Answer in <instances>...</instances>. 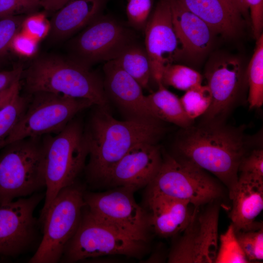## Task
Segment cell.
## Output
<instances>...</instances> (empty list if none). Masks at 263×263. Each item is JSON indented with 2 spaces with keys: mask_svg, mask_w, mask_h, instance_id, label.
I'll return each mask as SVG.
<instances>
[{
  "mask_svg": "<svg viewBox=\"0 0 263 263\" xmlns=\"http://www.w3.org/2000/svg\"><path fill=\"white\" fill-rule=\"evenodd\" d=\"M30 99L31 95L23 96L19 93L0 111V144L22 116Z\"/></svg>",
  "mask_w": 263,
  "mask_h": 263,
  "instance_id": "cell-27",
  "label": "cell"
},
{
  "mask_svg": "<svg viewBox=\"0 0 263 263\" xmlns=\"http://www.w3.org/2000/svg\"><path fill=\"white\" fill-rule=\"evenodd\" d=\"M20 79L18 80L11 86L0 92V111L7 105L13 97L19 93Z\"/></svg>",
  "mask_w": 263,
  "mask_h": 263,
  "instance_id": "cell-39",
  "label": "cell"
},
{
  "mask_svg": "<svg viewBox=\"0 0 263 263\" xmlns=\"http://www.w3.org/2000/svg\"><path fill=\"white\" fill-rule=\"evenodd\" d=\"M50 23L43 13H36L26 16L21 31L38 41L49 34Z\"/></svg>",
  "mask_w": 263,
  "mask_h": 263,
  "instance_id": "cell-33",
  "label": "cell"
},
{
  "mask_svg": "<svg viewBox=\"0 0 263 263\" xmlns=\"http://www.w3.org/2000/svg\"><path fill=\"white\" fill-rule=\"evenodd\" d=\"M220 240V245L214 263H249L239 244L232 224L226 231L221 235Z\"/></svg>",
  "mask_w": 263,
  "mask_h": 263,
  "instance_id": "cell-29",
  "label": "cell"
},
{
  "mask_svg": "<svg viewBox=\"0 0 263 263\" xmlns=\"http://www.w3.org/2000/svg\"><path fill=\"white\" fill-rule=\"evenodd\" d=\"M214 32L233 37L242 29L243 14L231 0H176Z\"/></svg>",
  "mask_w": 263,
  "mask_h": 263,
  "instance_id": "cell-21",
  "label": "cell"
},
{
  "mask_svg": "<svg viewBox=\"0 0 263 263\" xmlns=\"http://www.w3.org/2000/svg\"><path fill=\"white\" fill-rule=\"evenodd\" d=\"M184 129L176 143L179 158L213 174L227 187L230 196L245 154L242 133L215 123Z\"/></svg>",
  "mask_w": 263,
  "mask_h": 263,
  "instance_id": "cell-2",
  "label": "cell"
},
{
  "mask_svg": "<svg viewBox=\"0 0 263 263\" xmlns=\"http://www.w3.org/2000/svg\"><path fill=\"white\" fill-rule=\"evenodd\" d=\"M1 149L0 206L45 188L43 136L18 140Z\"/></svg>",
  "mask_w": 263,
  "mask_h": 263,
  "instance_id": "cell-5",
  "label": "cell"
},
{
  "mask_svg": "<svg viewBox=\"0 0 263 263\" xmlns=\"http://www.w3.org/2000/svg\"><path fill=\"white\" fill-rule=\"evenodd\" d=\"M147 204L150 226L163 237L183 232L190 222L195 209L192 210L193 205L188 201L150 192H148Z\"/></svg>",
  "mask_w": 263,
  "mask_h": 263,
  "instance_id": "cell-18",
  "label": "cell"
},
{
  "mask_svg": "<svg viewBox=\"0 0 263 263\" xmlns=\"http://www.w3.org/2000/svg\"><path fill=\"white\" fill-rule=\"evenodd\" d=\"M147 244L95 217L85 206L79 226L60 261L75 262L110 255L139 258L147 251Z\"/></svg>",
  "mask_w": 263,
  "mask_h": 263,
  "instance_id": "cell-6",
  "label": "cell"
},
{
  "mask_svg": "<svg viewBox=\"0 0 263 263\" xmlns=\"http://www.w3.org/2000/svg\"><path fill=\"white\" fill-rule=\"evenodd\" d=\"M23 72L21 65H18L8 70L0 71V92L11 86L14 82L21 79Z\"/></svg>",
  "mask_w": 263,
  "mask_h": 263,
  "instance_id": "cell-38",
  "label": "cell"
},
{
  "mask_svg": "<svg viewBox=\"0 0 263 263\" xmlns=\"http://www.w3.org/2000/svg\"><path fill=\"white\" fill-rule=\"evenodd\" d=\"M149 192L188 201L195 207L222 195V189L205 170L181 158L166 156Z\"/></svg>",
  "mask_w": 263,
  "mask_h": 263,
  "instance_id": "cell-9",
  "label": "cell"
},
{
  "mask_svg": "<svg viewBox=\"0 0 263 263\" xmlns=\"http://www.w3.org/2000/svg\"><path fill=\"white\" fill-rule=\"evenodd\" d=\"M103 70L106 95L128 115V119H156L149 110L143 88L136 80L113 60L107 61Z\"/></svg>",
  "mask_w": 263,
  "mask_h": 263,
  "instance_id": "cell-16",
  "label": "cell"
},
{
  "mask_svg": "<svg viewBox=\"0 0 263 263\" xmlns=\"http://www.w3.org/2000/svg\"><path fill=\"white\" fill-rule=\"evenodd\" d=\"M97 107L84 130L89 156L86 170L91 181L106 182L115 165L131 148L143 142L155 143L163 129L160 120L119 121L106 108Z\"/></svg>",
  "mask_w": 263,
  "mask_h": 263,
  "instance_id": "cell-1",
  "label": "cell"
},
{
  "mask_svg": "<svg viewBox=\"0 0 263 263\" xmlns=\"http://www.w3.org/2000/svg\"><path fill=\"white\" fill-rule=\"evenodd\" d=\"M84 193L76 182L59 191L42 222L43 237L29 263L60 261L66 245L79 226L85 206Z\"/></svg>",
  "mask_w": 263,
  "mask_h": 263,
  "instance_id": "cell-7",
  "label": "cell"
},
{
  "mask_svg": "<svg viewBox=\"0 0 263 263\" xmlns=\"http://www.w3.org/2000/svg\"><path fill=\"white\" fill-rule=\"evenodd\" d=\"M125 188L103 193H84L85 207L95 217L131 237L148 242V216Z\"/></svg>",
  "mask_w": 263,
  "mask_h": 263,
  "instance_id": "cell-10",
  "label": "cell"
},
{
  "mask_svg": "<svg viewBox=\"0 0 263 263\" xmlns=\"http://www.w3.org/2000/svg\"><path fill=\"white\" fill-rule=\"evenodd\" d=\"M44 196L36 193L0 206V256H17L33 244L37 226L34 212Z\"/></svg>",
  "mask_w": 263,
  "mask_h": 263,
  "instance_id": "cell-13",
  "label": "cell"
},
{
  "mask_svg": "<svg viewBox=\"0 0 263 263\" xmlns=\"http://www.w3.org/2000/svg\"><path fill=\"white\" fill-rule=\"evenodd\" d=\"M219 207L213 205L199 211L195 207L183 235L171 250V263H214L218 249Z\"/></svg>",
  "mask_w": 263,
  "mask_h": 263,
  "instance_id": "cell-12",
  "label": "cell"
},
{
  "mask_svg": "<svg viewBox=\"0 0 263 263\" xmlns=\"http://www.w3.org/2000/svg\"><path fill=\"white\" fill-rule=\"evenodd\" d=\"M38 43L37 40L20 31L13 38L10 49L20 56L30 57L37 52Z\"/></svg>",
  "mask_w": 263,
  "mask_h": 263,
  "instance_id": "cell-36",
  "label": "cell"
},
{
  "mask_svg": "<svg viewBox=\"0 0 263 263\" xmlns=\"http://www.w3.org/2000/svg\"><path fill=\"white\" fill-rule=\"evenodd\" d=\"M256 48L249 63L248 101L250 108H259L263 104V34L257 39Z\"/></svg>",
  "mask_w": 263,
  "mask_h": 263,
  "instance_id": "cell-25",
  "label": "cell"
},
{
  "mask_svg": "<svg viewBox=\"0 0 263 263\" xmlns=\"http://www.w3.org/2000/svg\"><path fill=\"white\" fill-rule=\"evenodd\" d=\"M93 105L87 99L61 94H32L24 113L0 144V150L21 139L57 134L76 114Z\"/></svg>",
  "mask_w": 263,
  "mask_h": 263,
  "instance_id": "cell-8",
  "label": "cell"
},
{
  "mask_svg": "<svg viewBox=\"0 0 263 263\" xmlns=\"http://www.w3.org/2000/svg\"><path fill=\"white\" fill-rule=\"evenodd\" d=\"M242 76L241 63L234 59L220 61L207 71V85L212 95L211 104L204 114L207 121H213L229 109L237 95Z\"/></svg>",
  "mask_w": 263,
  "mask_h": 263,
  "instance_id": "cell-17",
  "label": "cell"
},
{
  "mask_svg": "<svg viewBox=\"0 0 263 263\" xmlns=\"http://www.w3.org/2000/svg\"><path fill=\"white\" fill-rule=\"evenodd\" d=\"M145 50L150 61L151 77L162 83L164 69L172 64L178 54L179 41L171 19L170 0H160L145 27Z\"/></svg>",
  "mask_w": 263,
  "mask_h": 263,
  "instance_id": "cell-14",
  "label": "cell"
},
{
  "mask_svg": "<svg viewBox=\"0 0 263 263\" xmlns=\"http://www.w3.org/2000/svg\"><path fill=\"white\" fill-rule=\"evenodd\" d=\"M230 198L231 224L235 232L263 227L255 220L263 209V180L241 174Z\"/></svg>",
  "mask_w": 263,
  "mask_h": 263,
  "instance_id": "cell-19",
  "label": "cell"
},
{
  "mask_svg": "<svg viewBox=\"0 0 263 263\" xmlns=\"http://www.w3.org/2000/svg\"><path fill=\"white\" fill-rule=\"evenodd\" d=\"M158 90L146 95L149 110L152 116L175 124L184 129L191 126L193 120L186 114L180 98L160 83Z\"/></svg>",
  "mask_w": 263,
  "mask_h": 263,
  "instance_id": "cell-23",
  "label": "cell"
},
{
  "mask_svg": "<svg viewBox=\"0 0 263 263\" xmlns=\"http://www.w3.org/2000/svg\"><path fill=\"white\" fill-rule=\"evenodd\" d=\"M152 0H129L127 15L129 23L136 29H145L152 7Z\"/></svg>",
  "mask_w": 263,
  "mask_h": 263,
  "instance_id": "cell-32",
  "label": "cell"
},
{
  "mask_svg": "<svg viewBox=\"0 0 263 263\" xmlns=\"http://www.w3.org/2000/svg\"><path fill=\"white\" fill-rule=\"evenodd\" d=\"M104 0H71L56 11L50 23V35L55 40L72 35L97 16Z\"/></svg>",
  "mask_w": 263,
  "mask_h": 263,
  "instance_id": "cell-22",
  "label": "cell"
},
{
  "mask_svg": "<svg viewBox=\"0 0 263 263\" xmlns=\"http://www.w3.org/2000/svg\"><path fill=\"white\" fill-rule=\"evenodd\" d=\"M180 99L186 114L193 120L207 111L212 95L207 85L201 84L187 91Z\"/></svg>",
  "mask_w": 263,
  "mask_h": 263,
  "instance_id": "cell-28",
  "label": "cell"
},
{
  "mask_svg": "<svg viewBox=\"0 0 263 263\" xmlns=\"http://www.w3.org/2000/svg\"><path fill=\"white\" fill-rule=\"evenodd\" d=\"M202 76L188 67L171 64L164 70L161 82L164 86H172L178 90L188 91L202 84Z\"/></svg>",
  "mask_w": 263,
  "mask_h": 263,
  "instance_id": "cell-26",
  "label": "cell"
},
{
  "mask_svg": "<svg viewBox=\"0 0 263 263\" xmlns=\"http://www.w3.org/2000/svg\"><path fill=\"white\" fill-rule=\"evenodd\" d=\"M71 0H40V6L46 11L56 12Z\"/></svg>",
  "mask_w": 263,
  "mask_h": 263,
  "instance_id": "cell-40",
  "label": "cell"
},
{
  "mask_svg": "<svg viewBox=\"0 0 263 263\" xmlns=\"http://www.w3.org/2000/svg\"><path fill=\"white\" fill-rule=\"evenodd\" d=\"M143 88L149 85L151 72L145 48L132 42L126 45L113 59Z\"/></svg>",
  "mask_w": 263,
  "mask_h": 263,
  "instance_id": "cell-24",
  "label": "cell"
},
{
  "mask_svg": "<svg viewBox=\"0 0 263 263\" xmlns=\"http://www.w3.org/2000/svg\"><path fill=\"white\" fill-rule=\"evenodd\" d=\"M239 11L243 15H245L248 12L249 9L244 0H231Z\"/></svg>",
  "mask_w": 263,
  "mask_h": 263,
  "instance_id": "cell-41",
  "label": "cell"
},
{
  "mask_svg": "<svg viewBox=\"0 0 263 263\" xmlns=\"http://www.w3.org/2000/svg\"><path fill=\"white\" fill-rule=\"evenodd\" d=\"M39 6L40 0H0V19L33 12Z\"/></svg>",
  "mask_w": 263,
  "mask_h": 263,
  "instance_id": "cell-35",
  "label": "cell"
},
{
  "mask_svg": "<svg viewBox=\"0 0 263 263\" xmlns=\"http://www.w3.org/2000/svg\"><path fill=\"white\" fill-rule=\"evenodd\" d=\"M132 42L131 34L119 22L97 16L72 41L71 58L90 67L100 61L114 59Z\"/></svg>",
  "mask_w": 263,
  "mask_h": 263,
  "instance_id": "cell-11",
  "label": "cell"
},
{
  "mask_svg": "<svg viewBox=\"0 0 263 263\" xmlns=\"http://www.w3.org/2000/svg\"><path fill=\"white\" fill-rule=\"evenodd\" d=\"M162 160L160 149L155 143L138 144L115 165L106 182L134 191L150 184Z\"/></svg>",
  "mask_w": 263,
  "mask_h": 263,
  "instance_id": "cell-15",
  "label": "cell"
},
{
  "mask_svg": "<svg viewBox=\"0 0 263 263\" xmlns=\"http://www.w3.org/2000/svg\"><path fill=\"white\" fill-rule=\"evenodd\" d=\"M46 192L40 221L59 191L75 182L84 169L88 149L84 130L72 120L57 134L43 136Z\"/></svg>",
  "mask_w": 263,
  "mask_h": 263,
  "instance_id": "cell-4",
  "label": "cell"
},
{
  "mask_svg": "<svg viewBox=\"0 0 263 263\" xmlns=\"http://www.w3.org/2000/svg\"><path fill=\"white\" fill-rule=\"evenodd\" d=\"M239 244L249 262L263 259V228L235 232Z\"/></svg>",
  "mask_w": 263,
  "mask_h": 263,
  "instance_id": "cell-30",
  "label": "cell"
},
{
  "mask_svg": "<svg viewBox=\"0 0 263 263\" xmlns=\"http://www.w3.org/2000/svg\"><path fill=\"white\" fill-rule=\"evenodd\" d=\"M170 1L173 28L184 52L193 56L207 52L214 32L204 21L176 0Z\"/></svg>",
  "mask_w": 263,
  "mask_h": 263,
  "instance_id": "cell-20",
  "label": "cell"
},
{
  "mask_svg": "<svg viewBox=\"0 0 263 263\" xmlns=\"http://www.w3.org/2000/svg\"><path fill=\"white\" fill-rule=\"evenodd\" d=\"M250 13L254 37L257 39L263 34V0H244Z\"/></svg>",
  "mask_w": 263,
  "mask_h": 263,
  "instance_id": "cell-37",
  "label": "cell"
},
{
  "mask_svg": "<svg viewBox=\"0 0 263 263\" xmlns=\"http://www.w3.org/2000/svg\"><path fill=\"white\" fill-rule=\"evenodd\" d=\"M239 171L241 174L263 180V150L255 149L245 155L240 163Z\"/></svg>",
  "mask_w": 263,
  "mask_h": 263,
  "instance_id": "cell-34",
  "label": "cell"
},
{
  "mask_svg": "<svg viewBox=\"0 0 263 263\" xmlns=\"http://www.w3.org/2000/svg\"><path fill=\"white\" fill-rule=\"evenodd\" d=\"M24 75V88L29 94L49 92L87 99L106 108L107 96L103 82L87 67L72 58L49 56L34 61Z\"/></svg>",
  "mask_w": 263,
  "mask_h": 263,
  "instance_id": "cell-3",
  "label": "cell"
},
{
  "mask_svg": "<svg viewBox=\"0 0 263 263\" xmlns=\"http://www.w3.org/2000/svg\"><path fill=\"white\" fill-rule=\"evenodd\" d=\"M25 17L17 15L0 19V60L10 49L14 36L21 31Z\"/></svg>",
  "mask_w": 263,
  "mask_h": 263,
  "instance_id": "cell-31",
  "label": "cell"
}]
</instances>
